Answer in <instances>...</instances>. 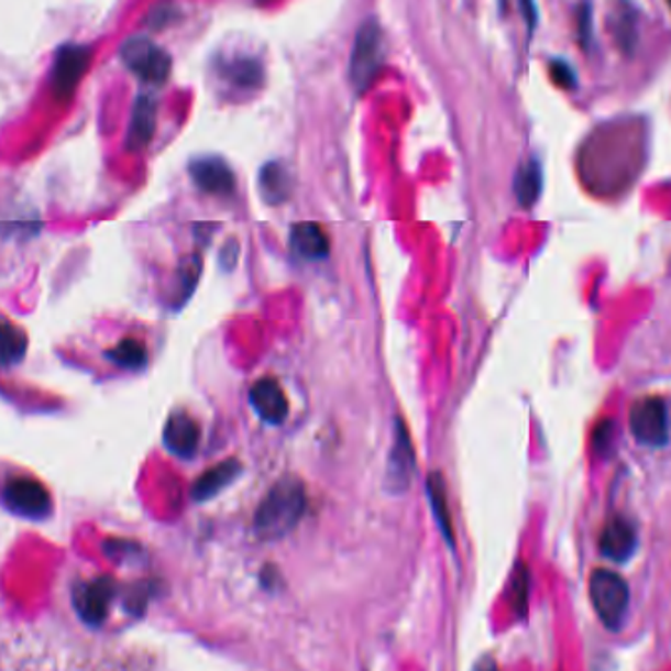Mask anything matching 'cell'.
Segmentation results:
<instances>
[{
	"mask_svg": "<svg viewBox=\"0 0 671 671\" xmlns=\"http://www.w3.org/2000/svg\"><path fill=\"white\" fill-rule=\"evenodd\" d=\"M636 541L635 528L625 518H615L601 534V551L608 560H630L636 551Z\"/></svg>",
	"mask_w": 671,
	"mask_h": 671,
	"instance_id": "cell-13",
	"label": "cell"
},
{
	"mask_svg": "<svg viewBox=\"0 0 671 671\" xmlns=\"http://www.w3.org/2000/svg\"><path fill=\"white\" fill-rule=\"evenodd\" d=\"M414 448H411L408 429L398 424L396 443L392 449L391 465H388V483L392 491H404L410 485L411 473H414Z\"/></svg>",
	"mask_w": 671,
	"mask_h": 671,
	"instance_id": "cell-14",
	"label": "cell"
},
{
	"mask_svg": "<svg viewBox=\"0 0 671 671\" xmlns=\"http://www.w3.org/2000/svg\"><path fill=\"white\" fill-rule=\"evenodd\" d=\"M476 671H496V666L493 663V660H485V662L476 668Z\"/></svg>",
	"mask_w": 671,
	"mask_h": 671,
	"instance_id": "cell-24",
	"label": "cell"
},
{
	"mask_svg": "<svg viewBox=\"0 0 671 671\" xmlns=\"http://www.w3.org/2000/svg\"><path fill=\"white\" fill-rule=\"evenodd\" d=\"M199 439H201V429L191 416H187L184 411H176L169 416L168 424L164 428V443L174 455L182 459L194 458L199 448Z\"/></svg>",
	"mask_w": 671,
	"mask_h": 671,
	"instance_id": "cell-11",
	"label": "cell"
},
{
	"mask_svg": "<svg viewBox=\"0 0 671 671\" xmlns=\"http://www.w3.org/2000/svg\"><path fill=\"white\" fill-rule=\"evenodd\" d=\"M112 601L111 579L95 578L81 581L74 591L75 610L85 625H103Z\"/></svg>",
	"mask_w": 671,
	"mask_h": 671,
	"instance_id": "cell-8",
	"label": "cell"
},
{
	"mask_svg": "<svg viewBox=\"0 0 671 671\" xmlns=\"http://www.w3.org/2000/svg\"><path fill=\"white\" fill-rule=\"evenodd\" d=\"M156 109H158V103L148 94H142L139 101L134 103L131 127L127 134V148L131 152L146 148L152 141V136L156 132Z\"/></svg>",
	"mask_w": 671,
	"mask_h": 671,
	"instance_id": "cell-12",
	"label": "cell"
},
{
	"mask_svg": "<svg viewBox=\"0 0 671 671\" xmlns=\"http://www.w3.org/2000/svg\"><path fill=\"white\" fill-rule=\"evenodd\" d=\"M229 77L241 87H254L261 84L262 69L254 59H237L229 66Z\"/></svg>",
	"mask_w": 671,
	"mask_h": 671,
	"instance_id": "cell-22",
	"label": "cell"
},
{
	"mask_svg": "<svg viewBox=\"0 0 671 671\" xmlns=\"http://www.w3.org/2000/svg\"><path fill=\"white\" fill-rule=\"evenodd\" d=\"M121 57L124 66L148 84H164L172 72V57L168 52L146 36L129 37L122 44Z\"/></svg>",
	"mask_w": 671,
	"mask_h": 671,
	"instance_id": "cell-4",
	"label": "cell"
},
{
	"mask_svg": "<svg viewBox=\"0 0 671 671\" xmlns=\"http://www.w3.org/2000/svg\"><path fill=\"white\" fill-rule=\"evenodd\" d=\"M29 351V337L20 327L0 318V364L12 366L19 364Z\"/></svg>",
	"mask_w": 671,
	"mask_h": 671,
	"instance_id": "cell-19",
	"label": "cell"
},
{
	"mask_svg": "<svg viewBox=\"0 0 671 671\" xmlns=\"http://www.w3.org/2000/svg\"><path fill=\"white\" fill-rule=\"evenodd\" d=\"M292 251L306 261H321L329 254V239L318 223H298L289 231Z\"/></svg>",
	"mask_w": 671,
	"mask_h": 671,
	"instance_id": "cell-15",
	"label": "cell"
},
{
	"mask_svg": "<svg viewBox=\"0 0 671 671\" xmlns=\"http://www.w3.org/2000/svg\"><path fill=\"white\" fill-rule=\"evenodd\" d=\"M2 503L10 513L30 520H44L52 513V495L32 476H12L2 488Z\"/></svg>",
	"mask_w": 671,
	"mask_h": 671,
	"instance_id": "cell-5",
	"label": "cell"
},
{
	"mask_svg": "<svg viewBox=\"0 0 671 671\" xmlns=\"http://www.w3.org/2000/svg\"><path fill=\"white\" fill-rule=\"evenodd\" d=\"M543 189V169L538 160H526L514 177V194L522 207H531Z\"/></svg>",
	"mask_w": 671,
	"mask_h": 671,
	"instance_id": "cell-16",
	"label": "cell"
},
{
	"mask_svg": "<svg viewBox=\"0 0 671 671\" xmlns=\"http://www.w3.org/2000/svg\"><path fill=\"white\" fill-rule=\"evenodd\" d=\"M241 473V463L239 461H224L219 465L213 466L211 471H207L206 475L201 476L194 486V496L197 501H206L211 496L217 495L221 488L233 483L234 479Z\"/></svg>",
	"mask_w": 671,
	"mask_h": 671,
	"instance_id": "cell-18",
	"label": "cell"
},
{
	"mask_svg": "<svg viewBox=\"0 0 671 671\" xmlns=\"http://www.w3.org/2000/svg\"><path fill=\"white\" fill-rule=\"evenodd\" d=\"M588 593L598 618L605 623L606 628L618 630L630 603V591L625 579L615 571L595 569L588 579Z\"/></svg>",
	"mask_w": 671,
	"mask_h": 671,
	"instance_id": "cell-3",
	"label": "cell"
},
{
	"mask_svg": "<svg viewBox=\"0 0 671 671\" xmlns=\"http://www.w3.org/2000/svg\"><path fill=\"white\" fill-rule=\"evenodd\" d=\"M308 496L296 476H284L272 486L254 514V534L258 540H280L298 526L306 513Z\"/></svg>",
	"mask_w": 671,
	"mask_h": 671,
	"instance_id": "cell-1",
	"label": "cell"
},
{
	"mask_svg": "<svg viewBox=\"0 0 671 671\" xmlns=\"http://www.w3.org/2000/svg\"><path fill=\"white\" fill-rule=\"evenodd\" d=\"M551 79L563 89H573L578 85V74L573 72V67L569 66L568 62L556 59L550 67Z\"/></svg>",
	"mask_w": 671,
	"mask_h": 671,
	"instance_id": "cell-23",
	"label": "cell"
},
{
	"mask_svg": "<svg viewBox=\"0 0 671 671\" xmlns=\"http://www.w3.org/2000/svg\"><path fill=\"white\" fill-rule=\"evenodd\" d=\"M428 486L429 498H431L433 510H436V516H438L439 526H441V530L446 531L448 540L453 541V531H451V518H449L448 513V498H446L443 479H441L439 473H436V475L431 473V475H429Z\"/></svg>",
	"mask_w": 671,
	"mask_h": 671,
	"instance_id": "cell-21",
	"label": "cell"
},
{
	"mask_svg": "<svg viewBox=\"0 0 671 671\" xmlns=\"http://www.w3.org/2000/svg\"><path fill=\"white\" fill-rule=\"evenodd\" d=\"M91 62L89 47L79 44H66L59 47L52 72V89L59 101H66L74 95L75 87L81 81Z\"/></svg>",
	"mask_w": 671,
	"mask_h": 671,
	"instance_id": "cell-7",
	"label": "cell"
},
{
	"mask_svg": "<svg viewBox=\"0 0 671 671\" xmlns=\"http://www.w3.org/2000/svg\"><path fill=\"white\" fill-rule=\"evenodd\" d=\"M258 184H261V196L271 206H278L282 201H286L292 194V177L280 162H268L261 169Z\"/></svg>",
	"mask_w": 671,
	"mask_h": 671,
	"instance_id": "cell-17",
	"label": "cell"
},
{
	"mask_svg": "<svg viewBox=\"0 0 671 671\" xmlns=\"http://www.w3.org/2000/svg\"><path fill=\"white\" fill-rule=\"evenodd\" d=\"M630 431L648 448H663L670 439L668 404L660 396H646L630 410Z\"/></svg>",
	"mask_w": 671,
	"mask_h": 671,
	"instance_id": "cell-6",
	"label": "cell"
},
{
	"mask_svg": "<svg viewBox=\"0 0 671 671\" xmlns=\"http://www.w3.org/2000/svg\"><path fill=\"white\" fill-rule=\"evenodd\" d=\"M383 30H381L376 20L369 19L354 36L351 66H349L351 84H353L356 94H363L371 87L374 77L378 75L381 67H383Z\"/></svg>",
	"mask_w": 671,
	"mask_h": 671,
	"instance_id": "cell-2",
	"label": "cell"
},
{
	"mask_svg": "<svg viewBox=\"0 0 671 671\" xmlns=\"http://www.w3.org/2000/svg\"><path fill=\"white\" fill-rule=\"evenodd\" d=\"M251 404L261 420L272 426H280L288 418L289 404L286 392L282 391L280 383L274 378H261L252 384Z\"/></svg>",
	"mask_w": 671,
	"mask_h": 671,
	"instance_id": "cell-10",
	"label": "cell"
},
{
	"mask_svg": "<svg viewBox=\"0 0 671 671\" xmlns=\"http://www.w3.org/2000/svg\"><path fill=\"white\" fill-rule=\"evenodd\" d=\"M189 176L201 191L211 196H231L237 186L233 169L221 156L191 160Z\"/></svg>",
	"mask_w": 671,
	"mask_h": 671,
	"instance_id": "cell-9",
	"label": "cell"
},
{
	"mask_svg": "<svg viewBox=\"0 0 671 671\" xmlns=\"http://www.w3.org/2000/svg\"><path fill=\"white\" fill-rule=\"evenodd\" d=\"M107 359H111L112 363L119 364L122 369L141 371L142 366L146 364L148 353H146V346L142 345L141 341L129 337V339H122L119 345L112 346V351L107 353Z\"/></svg>",
	"mask_w": 671,
	"mask_h": 671,
	"instance_id": "cell-20",
	"label": "cell"
}]
</instances>
